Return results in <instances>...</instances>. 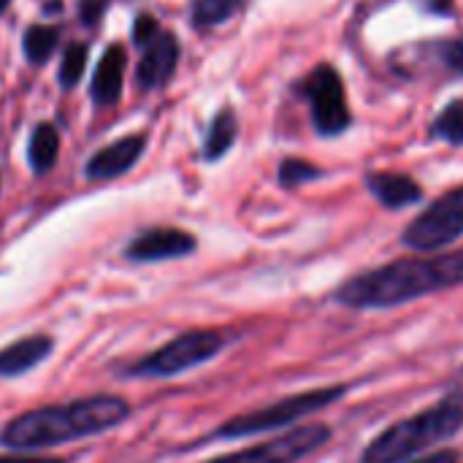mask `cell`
<instances>
[{"mask_svg":"<svg viewBox=\"0 0 463 463\" xmlns=\"http://www.w3.org/2000/svg\"><path fill=\"white\" fill-rule=\"evenodd\" d=\"M458 285H463V250H453L434 258H402L364 271L336 290V301L350 309H393Z\"/></svg>","mask_w":463,"mask_h":463,"instance_id":"obj_1","label":"cell"},{"mask_svg":"<svg viewBox=\"0 0 463 463\" xmlns=\"http://www.w3.org/2000/svg\"><path fill=\"white\" fill-rule=\"evenodd\" d=\"M130 407L117 396H92L71 404L30 410L0 431V445L11 450H41L98 437L128 418Z\"/></svg>","mask_w":463,"mask_h":463,"instance_id":"obj_2","label":"cell"},{"mask_svg":"<svg viewBox=\"0 0 463 463\" xmlns=\"http://www.w3.org/2000/svg\"><path fill=\"white\" fill-rule=\"evenodd\" d=\"M463 429V388L448 391L423 412L393 423L364 453V463H407L437 442L456 437Z\"/></svg>","mask_w":463,"mask_h":463,"instance_id":"obj_3","label":"cell"},{"mask_svg":"<svg viewBox=\"0 0 463 463\" xmlns=\"http://www.w3.org/2000/svg\"><path fill=\"white\" fill-rule=\"evenodd\" d=\"M345 393H347V388L336 385V388H317V391L288 396V399L274 402V404H269L263 410H255V412H247V415H239V418L228 420L217 431V437L220 439H241V437H255V434L285 429V426H290V423H296L301 418H309V415L331 407Z\"/></svg>","mask_w":463,"mask_h":463,"instance_id":"obj_4","label":"cell"},{"mask_svg":"<svg viewBox=\"0 0 463 463\" xmlns=\"http://www.w3.org/2000/svg\"><path fill=\"white\" fill-rule=\"evenodd\" d=\"M228 345L225 334L220 331H187L168 342L165 347L155 350L144 361L133 364L128 374L133 377H176L187 369H195L212 361Z\"/></svg>","mask_w":463,"mask_h":463,"instance_id":"obj_5","label":"cell"},{"mask_svg":"<svg viewBox=\"0 0 463 463\" xmlns=\"http://www.w3.org/2000/svg\"><path fill=\"white\" fill-rule=\"evenodd\" d=\"M463 236V184L437 198L404 231L402 241L418 252H437Z\"/></svg>","mask_w":463,"mask_h":463,"instance_id":"obj_6","label":"cell"},{"mask_svg":"<svg viewBox=\"0 0 463 463\" xmlns=\"http://www.w3.org/2000/svg\"><path fill=\"white\" fill-rule=\"evenodd\" d=\"M298 90L312 106V122L320 136H339L350 128L353 114L347 106V92L342 76L331 65H317L298 84Z\"/></svg>","mask_w":463,"mask_h":463,"instance_id":"obj_7","label":"cell"},{"mask_svg":"<svg viewBox=\"0 0 463 463\" xmlns=\"http://www.w3.org/2000/svg\"><path fill=\"white\" fill-rule=\"evenodd\" d=\"M328 439H331V429L323 423H312V426L293 429L271 442L231 453V456H220L206 463H298L307 456H312L315 450H320Z\"/></svg>","mask_w":463,"mask_h":463,"instance_id":"obj_8","label":"cell"},{"mask_svg":"<svg viewBox=\"0 0 463 463\" xmlns=\"http://www.w3.org/2000/svg\"><path fill=\"white\" fill-rule=\"evenodd\" d=\"M198 241L182 228H149L128 244V258L136 263H157L171 258H184L195 252Z\"/></svg>","mask_w":463,"mask_h":463,"instance_id":"obj_9","label":"cell"},{"mask_svg":"<svg viewBox=\"0 0 463 463\" xmlns=\"http://www.w3.org/2000/svg\"><path fill=\"white\" fill-rule=\"evenodd\" d=\"M179 62V41L174 33H160L144 52L138 71H136V81L141 90H157L163 87Z\"/></svg>","mask_w":463,"mask_h":463,"instance_id":"obj_10","label":"cell"},{"mask_svg":"<svg viewBox=\"0 0 463 463\" xmlns=\"http://www.w3.org/2000/svg\"><path fill=\"white\" fill-rule=\"evenodd\" d=\"M144 146H146L144 136H125L114 144L98 149L87 160L84 174L90 179H117L138 163V157L144 155Z\"/></svg>","mask_w":463,"mask_h":463,"instance_id":"obj_11","label":"cell"},{"mask_svg":"<svg viewBox=\"0 0 463 463\" xmlns=\"http://www.w3.org/2000/svg\"><path fill=\"white\" fill-rule=\"evenodd\" d=\"M125 49L122 46H109L103 54H100V62L95 68V76H92V87H90V95L95 100V106L106 109V106H114L122 95V79H125Z\"/></svg>","mask_w":463,"mask_h":463,"instance_id":"obj_12","label":"cell"},{"mask_svg":"<svg viewBox=\"0 0 463 463\" xmlns=\"http://www.w3.org/2000/svg\"><path fill=\"white\" fill-rule=\"evenodd\" d=\"M366 187L385 209H404L423 198L420 184L412 176L396 171H372L366 176Z\"/></svg>","mask_w":463,"mask_h":463,"instance_id":"obj_13","label":"cell"},{"mask_svg":"<svg viewBox=\"0 0 463 463\" xmlns=\"http://www.w3.org/2000/svg\"><path fill=\"white\" fill-rule=\"evenodd\" d=\"M54 342L46 334H33L27 339H19L0 350V377H19L30 369H35L49 353Z\"/></svg>","mask_w":463,"mask_h":463,"instance_id":"obj_14","label":"cell"},{"mask_svg":"<svg viewBox=\"0 0 463 463\" xmlns=\"http://www.w3.org/2000/svg\"><path fill=\"white\" fill-rule=\"evenodd\" d=\"M60 155V133L54 125L41 122L35 125L33 136H30V146H27V160L33 165L35 174H46L52 171V165L57 163Z\"/></svg>","mask_w":463,"mask_h":463,"instance_id":"obj_15","label":"cell"},{"mask_svg":"<svg viewBox=\"0 0 463 463\" xmlns=\"http://www.w3.org/2000/svg\"><path fill=\"white\" fill-rule=\"evenodd\" d=\"M236 136H239V119L233 114V109H222L209 125V133H206V141H203V157L206 160L222 157L233 146Z\"/></svg>","mask_w":463,"mask_h":463,"instance_id":"obj_16","label":"cell"},{"mask_svg":"<svg viewBox=\"0 0 463 463\" xmlns=\"http://www.w3.org/2000/svg\"><path fill=\"white\" fill-rule=\"evenodd\" d=\"M57 41H60V30L52 27V24H33V27H27V33L22 38V49H24L27 62L43 65L52 57V52L57 49Z\"/></svg>","mask_w":463,"mask_h":463,"instance_id":"obj_17","label":"cell"},{"mask_svg":"<svg viewBox=\"0 0 463 463\" xmlns=\"http://www.w3.org/2000/svg\"><path fill=\"white\" fill-rule=\"evenodd\" d=\"M431 133L442 141H448L450 146H463V98L450 100L434 119Z\"/></svg>","mask_w":463,"mask_h":463,"instance_id":"obj_18","label":"cell"},{"mask_svg":"<svg viewBox=\"0 0 463 463\" xmlns=\"http://www.w3.org/2000/svg\"><path fill=\"white\" fill-rule=\"evenodd\" d=\"M87 54H90L87 43H79L76 41V43L65 46L62 60H60V71H57V79H60V87L62 90H73L81 81L84 68H87Z\"/></svg>","mask_w":463,"mask_h":463,"instance_id":"obj_19","label":"cell"},{"mask_svg":"<svg viewBox=\"0 0 463 463\" xmlns=\"http://www.w3.org/2000/svg\"><path fill=\"white\" fill-rule=\"evenodd\" d=\"M239 5H241V0H195L193 3V24H198V27L222 24L225 19L233 16V11Z\"/></svg>","mask_w":463,"mask_h":463,"instance_id":"obj_20","label":"cell"},{"mask_svg":"<svg viewBox=\"0 0 463 463\" xmlns=\"http://www.w3.org/2000/svg\"><path fill=\"white\" fill-rule=\"evenodd\" d=\"M323 171L317 168V165H312V163H307V160H298V157H288L282 165H279V182L285 184V187H298V184H304V182H312V179H317Z\"/></svg>","mask_w":463,"mask_h":463,"instance_id":"obj_21","label":"cell"},{"mask_svg":"<svg viewBox=\"0 0 463 463\" xmlns=\"http://www.w3.org/2000/svg\"><path fill=\"white\" fill-rule=\"evenodd\" d=\"M160 22L152 14H138L133 22V43L136 46H149L157 35H160Z\"/></svg>","mask_w":463,"mask_h":463,"instance_id":"obj_22","label":"cell"},{"mask_svg":"<svg viewBox=\"0 0 463 463\" xmlns=\"http://www.w3.org/2000/svg\"><path fill=\"white\" fill-rule=\"evenodd\" d=\"M439 60H442V65L450 73L463 76V35L461 38H453V41H445L439 46Z\"/></svg>","mask_w":463,"mask_h":463,"instance_id":"obj_23","label":"cell"},{"mask_svg":"<svg viewBox=\"0 0 463 463\" xmlns=\"http://www.w3.org/2000/svg\"><path fill=\"white\" fill-rule=\"evenodd\" d=\"M106 8H109V0H79V19H81V24H87V27L98 24L103 19Z\"/></svg>","mask_w":463,"mask_h":463,"instance_id":"obj_24","label":"cell"},{"mask_svg":"<svg viewBox=\"0 0 463 463\" xmlns=\"http://www.w3.org/2000/svg\"><path fill=\"white\" fill-rule=\"evenodd\" d=\"M415 463H458V456L450 453V450H439V453H431V456H426V458Z\"/></svg>","mask_w":463,"mask_h":463,"instance_id":"obj_25","label":"cell"},{"mask_svg":"<svg viewBox=\"0 0 463 463\" xmlns=\"http://www.w3.org/2000/svg\"><path fill=\"white\" fill-rule=\"evenodd\" d=\"M0 463H65L60 458H30V456H5Z\"/></svg>","mask_w":463,"mask_h":463,"instance_id":"obj_26","label":"cell"},{"mask_svg":"<svg viewBox=\"0 0 463 463\" xmlns=\"http://www.w3.org/2000/svg\"><path fill=\"white\" fill-rule=\"evenodd\" d=\"M423 5L429 8V11H434V14H448L453 5H450V0H423Z\"/></svg>","mask_w":463,"mask_h":463,"instance_id":"obj_27","label":"cell"},{"mask_svg":"<svg viewBox=\"0 0 463 463\" xmlns=\"http://www.w3.org/2000/svg\"><path fill=\"white\" fill-rule=\"evenodd\" d=\"M8 3H11V0H0V14H3V11L8 8Z\"/></svg>","mask_w":463,"mask_h":463,"instance_id":"obj_28","label":"cell"}]
</instances>
